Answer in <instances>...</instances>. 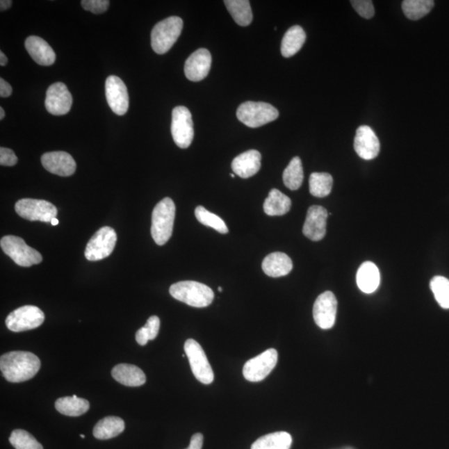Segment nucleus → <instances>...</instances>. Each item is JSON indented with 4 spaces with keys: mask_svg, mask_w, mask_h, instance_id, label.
Masks as SVG:
<instances>
[{
    "mask_svg": "<svg viewBox=\"0 0 449 449\" xmlns=\"http://www.w3.org/2000/svg\"><path fill=\"white\" fill-rule=\"evenodd\" d=\"M40 367V359L27 351H12L0 358L2 374L11 383L24 382L33 378Z\"/></svg>",
    "mask_w": 449,
    "mask_h": 449,
    "instance_id": "f257e3e1",
    "label": "nucleus"
},
{
    "mask_svg": "<svg viewBox=\"0 0 449 449\" xmlns=\"http://www.w3.org/2000/svg\"><path fill=\"white\" fill-rule=\"evenodd\" d=\"M176 206L171 198L158 203L152 211L151 233L158 245H163L171 238L174 226Z\"/></svg>",
    "mask_w": 449,
    "mask_h": 449,
    "instance_id": "f03ea898",
    "label": "nucleus"
},
{
    "mask_svg": "<svg viewBox=\"0 0 449 449\" xmlns=\"http://www.w3.org/2000/svg\"><path fill=\"white\" fill-rule=\"evenodd\" d=\"M173 298L190 307L204 308L210 306L214 300V292L204 284L193 281H180L170 287Z\"/></svg>",
    "mask_w": 449,
    "mask_h": 449,
    "instance_id": "7ed1b4c3",
    "label": "nucleus"
},
{
    "mask_svg": "<svg viewBox=\"0 0 449 449\" xmlns=\"http://www.w3.org/2000/svg\"><path fill=\"white\" fill-rule=\"evenodd\" d=\"M183 21L172 16L156 24L151 33L152 48L158 54L168 52L181 35Z\"/></svg>",
    "mask_w": 449,
    "mask_h": 449,
    "instance_id": "20e7f679",
    "label": "nucleus"
},
{
    "mask_svg": "<svg viewBox=\"0 0 449 449\" xmlns=\"http://www.w3.org/2000/svg\"><path fill=\"white\" fill-rule=\"evenodd\" d=\"M236 116L245 126L256 129L277 120L279 112L274 106L263 101H245L239 106Z\"/></svg>",
    "mask_w": 449,
    "mask_h": 449,
    "instance_id": "39448f33",
    "label": "nucleus"
},
{
    "mask_svg": "<svg viewBox=\"0 0 449 449\" xmlns=\"http://www.w3.org/2000/svg\"><path fill=\"white\" fill-rule=\"evenodd\" d=\"M0 245L4 253L10 256L17 265L29 268L40 264L43 261L41 254L25 243L19 236H6L0 240Z\"/></svg>",
    "mask_w": 449,
    "mask_h": 449,
    "instance_id": "423d86ee",
    "label": "nucleus"
},
{
    "mask_svg": "<svg viewBox=\"0 0 449 449\" xmlns=\"http://www.w3.org/2000/svg\"><path fill=\"white\" fill-rule=\"evenodd\" d=\"M15 211L19 217L31 222L51 223L56 218L58 210L52 203L37 199H21L15 204Z\"/></svg>",
    "mask_w": 449,
    "mask_h": 449,
    "instance_id": "0eeeda50",
    "label": "nucleus"
},
{
    "mask_svg": "<svg viewBox=\"0 0 449 449\" xmlns=\"http://www.w3.org/2000/svg\"><path fill=\"white\" fill-rule=\"evenodd\" d=\"M184 350L196 379L204 384L213 383L214 373L200 344L193 338H189L185 343Z\"/></svg>",
    "mask_w": 449,
    "mask_h": 449,
    "instance_id": "6e6552de",
    "label": "nucleus"
},
{
    "mask_svg": "<svg viewBox=\"0 0 449 449\" xmlns=\"http://www.w3.org/2000/svg\"><path fill=\"white\" fill-rule=\"evenodd\" d=\"M117 240V233L112 227H101L88 241L84 255L90 261L105 259L111 255Z\"/></svg>",
    "mask_w": 449,
    "mask_h": 449,
    "instance_id": "1a4fd4ad",
    "label": "nucleus"
},
{
    "mask_svg": "<svg viewBox=\"0 0 449 449\" xmlns=\"http://www.w3.org/2000/svg\"><path fill=\"white\" fill-rule=\"evenodd\" d=\"M45 316L39 307L24 306L17 309L6 318L7 328L13 332H22L40 327Z\"/></svg>",
    "mask_w": 449,
    "mask_h": 449,
    "instance_id": "9d476101",
    "label": "nucleus"
},
{
    "mask_svg": "<svg viewBox=\"0 0 449 449\" xmlns=\"http://www.w3.org/2000/svg\"><path fill=\"white\" fill-rule=\"evenodd\" d=\"M172 135L177 147L186 149L190 147L194 138L192 113L184 106L173 109L172 117Z\"/></svg>",
    "mask_w": 449,
    "mask_h": 449,
    "instance_id": "9b49d317",
    "label": "nucleus"
},
{
    "mask_svg": "<svg viewBox=\"0 0 449 449\" xmlns=\"http://www.w3.org/2000/svg\"><path fill=\"white\" fill-rule=\"evenodd\" d=\"M278 362V353L275 349L266 350L258 357L248 360L243 368L245 379L251 382H260L274 370Z\"/></svg>",
    "mask_w": 449,
    "mask_h": 449,
    "instance_id": "f8f14e48",
    "label": "nucleus"
},
{
    "mask_svg": "<svg viewBox=\"0 0 449 449\" xmlns=\"http://www.w3.org/2000/svg\"><path fill=\"white\" fill-rule=\"evenodd\" d=\"M106 99L110 108L118 116H124L129 107L128 88L117 76H109L105 83Z\"/></svg>",
    "mask_w": 449,
    "mask_h": 449,
    "instance_id": "ddd939ff",
    "label": "nucleus"
},
{
    "mask_svg": "<svg viewBox=\"0 0 449 449\" xmlns=\"http://www.w3.org/2000/svg\"><path fill=\"white\" fill-rule=\"evenodd\" d=\"M337 300L332 291H325L318 296L313 316L316 324L323 329H332L336 323L337 313Z\"/></svg>",
    "mask_w": 449,
    "mask_h": 449,
    "instance_id": "4468645a",
    "label": "nucleus"
},
{
    "mask_svg": "<svg viewBox=\"0 0 449 449\" xmlns=\"http://www.w3.org/2000/svg\"><path fill=\"white\" fill-rule=\"evenodd\" d=\"M72 104L73 97L65 83H55L47 90L45 108L53 115H65L70 111Z\"/></svg>",
    "mask_w": 449,
    "mask_h": 449,
    "instance_id": "2eb2a0df",
    "label": "nucleus"
},
{
    "mask_svg": "<svg viewBox=\"0 0 449 449\" xmlns=\"http://www.w3.org/2000/svg\"><path fill=\"white\" fill-rule=\"evenodd\" d=\"M211 67V55L206 49H199L186 59L184 72L190 81L199 82L206 79Z\"/></svg>",
    "mask_w": 449,
    "mask_h": 449,
    "instance_id": "dca6fc26",
    "label": "nucleus"
},
{
    "mask_svg": "<svg viewBox=\"0 0 449 449\" xmlns=\"http://www.w3.org/2000/svg\"><path fill=\"white\" fill-rule=\"evenodd\" d=\"M354 147L359 158L372 160L379 154V140L370 126H360L355 135Z\"/></svg>",
    "mask_w": 449,
    "mask_h": 449,
    "instance_id": "f3484780",
    "label": "nucleus"
},
{
    "mask_svg": "<svg viewBox=\"0 0 449 449\" xmlns=\"http://www.w3.org/2000/svg\"><path fill=\"white\" fill-rule=\"evenodd\" d=\"M41 162L47 171L60 177L73 175L77 168L73 156L65 152H47Z\"/></svg>",
    "mask_w": 449,
    "mask_h": 449,
    "instance_id": "a211bd4d",
    "label": "nucleus"
},
{
    "mask_svg": "<svg viewBox=\"0 0 449 449\" xmlns=\"http://www.w3.org/2000/svg\"><path fill=\"white\" fill-rule=\"evenodd\" d=\"M328 211L323 206H312L307 211L303 227L304 235L313 241H319L326 234Z\"/></svg>",
    "mask_w": 449,
    "mask_h": 449,
    "instance_id": "6ab92c4d",
    "label": "nucleus"
},
{
    "mask_svg": "<svg viewBox=\"0 0 449 449\" xmlns=\"http://www.w3.org/2000/svg\"><path fill=\"white\" fill-rule=\"evenodd\" d=\"M261 154L256 150H249L237 156L232 161L231 168L236 175L247 179L260 171Z\"/></svg>",
    "mask_w": 449,
    "mask_h": 449,
    "instance_id": "aec40b11",
    "label": "nucleus"
},
{
    "mask_svg": "<svg viewBox=\"0 0 449 449\" xmlns=\"http://www.w3.org/2000/svg\"><path fill=\"white\" fill-rule=\"evenodd\" d=\"M24 45L31 57L38 65L50 66L56 60V54L54 49L40 37H28Z\"/></svg>",
    "mask_w": 449,
    "mask_h": 449,
    "instance_id": "412c9836",
    "label": "nucleus"
},
{
    "mask_svg": "<svg viewBox=\"0 0 449 449\" xmlns=\"http://www.w3.org/2000/svg\"><path fill=\"white\" fill-rule=\"evenodd\" d=\"M112 376L118 383L125 386L139 387L146 383L145 374L141 368L133 364H117L113 368Z\"/></svg>",
    "mask_w": 449,
    "mask_h": 449,
    "instance_id": "4be33fe9",
    "label": "nucleus"
},
{
    "mask_svg": "<svg viewBox=\"0 0 449 449\" xmlns=\"http://www.w3.org/2000/svg\"><path fill=\"white\" fill-rule=\"evenodd\" d=\"M293 264L291 258L283 252L271 253L262 262V270L270 277H285L291 272Z\"/></svg>",
    "mask_w": 449,
    "mask_h": 449,
    "instance_id": "5701e85b",
    "label": "nucleus"
},
{
    "mask_svg": "<svg viewBox=\"0 0 449 449\" xmlns=\"http://www.w3.org/2000/svg\"><path fill=\"white\" fill-rule=\"evenodd\" d=\"M357 281L364 293H373L379 286L380 273L378 268L373 262H364L358 270Z\"/></svg>",
    "mask_w": 449,
    "mask_h": 449,
    "instance_id": "b1692460",
    "label": "nucleus"
},
{
    "mask_svg": "<svg viewBox=\"0 0 449 449\" xmlns=\"http://www.w3.org/2000/svg\"><path fill=\"white\" fill-rule=\"evenodd\" d=\"M306 40L307 35L304 29L299 25H295L288 29L286 35L283 37L281 54L285 58L294 56L302 49Z\"/></svg>",
    "mask_w": 449,
    "mask_h": 449,
    "instance_id": "393cba45",
    "label": "nucleus"
},
{
    "mask_svg": "<svg viewBox=\"0 0 449 449\" xmlns=\"http://www.w3.org/2000/svg\"><path fill=\"white\" fill-rule=\"evenodd\" d=\"M125 430V423L120 417L109 416L101 418L93 429V436L97 439L106 440L117 437Z\"/></svg>",
    "mask_w": 449,
    "mask_h": 449,
    "instance_id": "a878e982",
    "label": "nucleus"
},
{
    "mask_svg": "<svg viewBox=\"0 0 449 449\" xmlns=\"http://www.w3.org/2000/svg\"><path fill=\"white\" fill-rule=\"evenodd\" d=\"M55 408L66 416L78 417L88 412L90 402L76 395L63 397L55 402Z\"/></svg>",
    "mask_w": 449,
    "mask_h": 449,
    "instance_id": "bb28decb",
    "label": "nucleus"
},
{
    "mask_svg": "<svg viewBox=\"0 0 449 449\" xmlns=\"http://www.w3.org/2000/svg\"><path fill=\"white\" fill-rule=\"evenodd\" d=\"M291 199L277 189L270 190L263 205L265 213L270 217L285 215L291 210Z\"/></svg>",
    "mask_w": 449,
    "mask_h": 449,
    "instance_id": "cd10ccee",
    "label": "nucleus"
},
{
    "mask_svg": "<svg viewBox=\"0 0 449 449\" xmlns=\"http://www.w3.org/2000/svg\"><path fill=\"white\" fill-rule=\"evenodd\" d=\"M224 3L235 22L240 26H248L252 24L253 15L248 0H226Z\"/></svg>",
    "mask_w": 449,
    "mask_h": 449,
    "instance_id": "c85d7f7f",
    "label": "nucleus"
},
{
    "mask_svg": "<svg viewBox=\"0 0 449 449\" xmlns=\"http://www.w3.org/2000/svg\"><path fill=\"white\" fill-rule=\"evenodd\" d=\"M292 437L286 432H275L258 439L252 449H290Z\"/></svg>",
    "mask_w": 449,
    "mask_h": 449,
    "instance_id": "c756f323",
    "label": "nucleus"
},
{
    "mask_svg": "<svg viewBox=\"0 0 449 449\" xmlns=\"http://www.w3.org/2000/svg\"><path fill=\"white\" fill-rule=\"evenodd\" d=\"M304 180V171L302 160L299 156H295L291 161L283 173V181L287 188L292 190H297L302 186Z\"/></svg>",
    "mask_w": 449,
    "mask_h": 449,
    "instance_id": "7c9ffc66",
    "label": "nucleus"
},
{
    "mask_svg": "<svg viewBox=\"0 0 449 449\" xmlns=\"http://www.w3.org/2000/svg\"><path fill=\"white\" fill-rule=\"evenodd\" d=\"M434 6L432 0H405L402 3L404 14L411 20H418L425 17Z\"/></svg>",
    "mask_w": 449,
    "mask_h": 449,
    "instance_id": "2f4dec72",
    "label": "nucleus"
},
{
    "mask_svg": "<svg viewBox=\"0 0 449 449\" xmlns=\"http://www.w3.org/2000/svg\"><path fill=\"white\" fill-rule=\"evenodd\" d=\"M310 193L316 197H325L332 193L333 177L329 173L314 172L310 177Z\"/></svg>",
    "mask_w": 449,
    "mask_h": 449,
    "instance_id": "473e14b6",
    "label": "nucleus"
},
{
    "mask_svg": "<svg viewBox=\"0 0 449 449\" xmlns=\"http://www.w3.org/2000/svg\"><path fill=\"white\" fill-rule=\"evenodd\" d=\"M195 215H196L199 222L204 224V226L213 228L214 230L222 233V234H227L229 231L228 227L223 220L219 218L218 215L210 213L204 206H197L195 210Z\"/></svg>",
    "mask_w": 449,
    "mask_h": 449,
    "instance_id": "72a5a7b5",
    "label": "nucleus"
},
{
    "mask_svg": "<svg viewBox=\"0 0 449 449\" xmlns=\"http://www.w3.org/2000/svg\"><path fill=\"white\" fill-rule=\"evenodd\" d=\"M10 442L15 449H44L42 444L32 434L23 430L13 431Z\"/></svg>",
    "mask_w": 449,
    "mask_h": 449,
    "instance_id": "f704fd0d",
    "label": "nucleus"
},
{
    "mask_svg": "<svg viewBox=\"0 0 449 449\" xmlns=\"http://www.w3.org/2000/svg\"><path fill=\"white\" fill-rule=\"evenodd\" d=\"M430 288L439 306L449 309V281L443 277H434L431 279Z\"/></svg>",
    "mask_w": 449,
    "mask_h": 449,
    "instance_id": "c9c22d12",
    "label": "nucleus"
},
{
    "mask_svg": "<svg viewBox=\"0 0 449 449\" xmlns=\"http://www.w3.org/2000/svg\"><path fill=\"white\" fill-rule=\"evenodd\" d=\"M355 11L366 19H372L375 15V8L370 0H353L350 2Z\"/></svg>",
    "mask_w": 449,
    "mask_h": 449,
    "instance_id": "e433bc0d",
    "label": "nucleus"
},
{
    "mask_svg": "<svg viewBox=\"0 0 449 449\" xmlns=\"http://www.w3.org/2000/svg\"><path fill=\"white\" fill-rule=\"evenodd\" d=\"M81 4L84 10L99 15L107 11L110 2L108 0H83Z\"/></svg>",
    "mask_w": 449,
    "mask_h": 449,
    "instance_id": "4c0bfd02",
    "label": "nucleus"
},
{
    "mask_svg": "<svg viewBox=\"0 0 449 449\" xmlns=\"http://www.w3.org/2000/svg\"><path fill=\"white\" fill-rule=\"evenodd\" d=\"M18 162V158L14 151L10 148H0V164L2 166L13 167Z\"/></svg>",
    "mask_w": 449,
    "mask_h": 449,
    "instance_id": "58836bf2",
    "label": "nucleus"
},
{
    "mask_svg": "<svg viewBox=\"0 0 449 449\" xmlns=\"http://www.w3.org/2000/svg\"><path fill=\"white\" fill-rule=\"evenodd\" d=\"M148 334H149L150 341H154L158 336L160 329V320L158 316H151L147 320V323L144 325Z\"/></svg>",
    "mask_w": 449,
    "mask_h": 449,
    "instance_id": "ea45409f",
    "label": "nucleus"
},
{
    "mask_svg": "<svg viewBox=\"0 0 449 449\" xmlns=\"http://www.w3.org/2000/svg\"><path fill=\"white\" fill-rule=\"evenodd\" d=\"M136 341L140 345H146L147 342L150 341L149 334H148L145 327L139 329L136 333Z\"/></svg>",
    "mask_w": 449,
    "mask_h": 449,
    "instance_id": "a19ab883",
    "label": "nucleus"
},
{
    "mask_svg": "<svg viewBox=\"0 0 449 449\" xmlns=\"http://www.w3.org/2000/svg\"><path fill=\"white\" fill-rule=\"evenodd\" d=\"M203 446V435L200 433L195 434L190 439V446L188 449H202Z\"/></svg>",
    "mask_w": 449,
    "mask_h": 449,
    "instance_id": "79ce46f5",
    "label": "nucleus"
},
{
    "mask_svg": "<svg viewBox=\"0 0 449 449\" xmlns=\"http://www.w3.org/2000/svg\"><path fill=\"white\" fill-rule=\"evenodd\" d=\"M12 95V87L10 84L3 79H0V96L8 97Z\"/></svg>",
    "mask_w": 449,
    "mask_h": 449,
    "instance_id": "37998d69",
    "label": "nucleus"
},
{
    "mask_svg": "<svg viewBox=\"0 0 449 449\" xmlns=\"http://www.w3.org/2000/svg\"><path fill=\"white\" fill-rule=\"evenodd\" d=\"M11 6V0H1V1H0V8H1V11L8 10V8H10Z\"/></svg>",
    "mask_w": 449,
    "mask_h": 449,
    "instance_id": "c03bdc74",
    "label": "nucleus"
},
{
    "mask_svg": "<svg viewBox=\"0 0 449 449\" xmlns=\"http://www.w3.org/2000/svg\"><path fill=\"white\" fill-rule=\"evenodd\" d=\"M8 63V58L6 57V55L4 54L2 51L0 52V65L1 66H6Z\"/></svg>",
    "mask_w": 449,
    "mask_h": 449,
    "instance_id": "a18cd8bd",
    "label": "nucleus"
},
{
    "mask_svg": "<svg viewBox=\"0 0 449 449\" xmlns=\"http://www.w3.org/2000/svg\"><path fill=\"white\" fill-rule=\"evenodd\" d=\"M4 117H6V113L3 108H0V120H3Z\"/></svg>",
    "mask_w": 449,
    "mask_h": 449,
    "instance_id": "49530a36",
    "label": "nucleus"
},
{
    "mask_svg": "<svg viewBox=\"0 0 449 449\" xmlns=\"http://www.w3.org/2000/svg\"><path fill=\"white\" fill-rule=\"evenodd\" d=\"M58 223H59V222H58V220L57 218H54L52 220V222H51V224H52L53 226H57V224H58Z\"/></svg>",
    "mask_w": 449,
    "mask_h": 449,
    "instance_id": "de8ad7c7",
    "label": "nucleus"
},
{
    "mask_svg": "<svg viewBox=\"0 0 449 449\" xmlns=\"http://www.w3.org/2000/svg\"><path fill=\"white\" fill-rule=\"evenodd\" d=\"M80 437H81L82 439H85V435L80 434Z\"/></svg>",
    "mask_w": 449,
    "mask_h": 449,
    "instance_id": "09e8293b",
    "label": "nucleus"
},
{
    "mask_svg": "<svg viewBox=\"0 0 449 449\" xmlns=\"http://www.w3.org/2000/svg\"><path fill=\"white\" fill-rule=\"evenodd\" d=\"M218 290H219V291H220V292H222V287H219V288H218Z\"/></svg>",
    "mask_w": 449,
    "mask_h": 449,
    "instance_id": "8fccbe9b",
    "label": "nucleus"
},
{
    "mask_svg": "<svg viewBox=\"0 0 449 449\" xmlns=\"http://www.w3.org/2000/svg\"><path fill=\"white\" fill-rule=\"evenodd\" d=\"M231 177H232V179H235V174H231Z\"/></svg>",
    "mask_w": 449,
    "mask_h": 449,
    "instance_id": "3c124183",
    "label": "nucleus"
},
{
    "mask_svg": "<svg viewBox=\"0 0 449 449\" xmlns=\"http://www.w3.org/2000/svg\"><path fill=\"white\" fill-rule=\"evenodd\" d=\"M186 449H188V448H186Z\"/></svg>",
    "mask_w": 449,
    "mask_h": 449,
    "instance_id": "603ef678",
    "label": "nucleus"
}]
</instances>
